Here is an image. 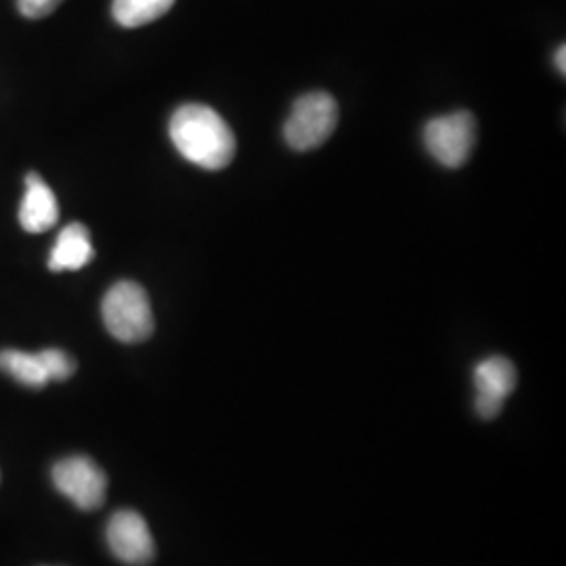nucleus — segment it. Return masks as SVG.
<instances>
[{
  "label": "nucleus",
  "mask_w": 566,
  "mask_h": 566,
  "mask_svg": "<svg viewBox=\"0 0 566 566\" xmlns=\"http://www.w3.org/2000/svg\"><path fill=\"white\" fill-rule=\"evenodd\" d=\"M168 133L182 158L203 170H223L235 158L238 143L231 126L208 105H181L170 118Z\"/></svg>",
  "instance_id": "obj_1"
},
{
  "label": "nucleus",
  "mask_w": 566,
  "mask_h": 566,
  "mask_svg": "<svg viewBox=\"0 0 566 566\" xmlns=\"http://www.w3.org/2000/svg\"><path fill=\"white\" fill-rule=\"evenodd\" d=\"M102 315L107 332L120 343H145L156 327L149 296L135 282L112 285L103 298Z\"/></svg>",
  "instance_id": "obj_2"
},
{
  "label": "nucleus",
  "mask_w": 566,
  "mask_h": 566,
  "mask_svg": "<svg viewBox=\"0 0 566 566\" xmlns=\"http://www.w3.org/2000/svg\"><path fill=\"white\" fill-rule=\"evenodd\" d=\"M338 126V103L325 93L313 91L298 97L283 126L285 143L296 151L322 147Z\"/></svg>",
  "instance_id": "obj_3"
},
{
  "label": "nucleus",
  "mask_w": 566,
  "mask_h": 566,
  "mask_svg": "<svg viewBox=\"0 0 566 566\" xmlns=\"http://www.w3.org/2000/svg\"><path fill=\"white\" fill-rule=\"evenodd\" d=\"M424 145L428 154L447 168L464 166L476 145V118L465 109L432 118L424 126Z\"/></svg>",
  "instance_id": "obj_4"
},
{
  "label": "nucleus",
  "mask_w": 566,
  "mask_h": 566,
  "mask_svg": "<svg viewBox=\"0 0 566 566\" xmlns=\"http://www.w3.org/2000/svg\"><path fill=\"white\" fill-rule=\"evenodd\" d=\"M53 485L72 504L84 512L99 510L107 493V476L99 465L86 455L63 458L51 470Z\"/></svg>",
  "instance_id": "obj_5"
},
{
  "label": "nucleus",
  "mask_w": 566,
  "mask_h": 566,
  "mask_svg": "<svg viewBox=\"0 0 566 566\" xmlns=\"http://www.w3.org/2000/svg\"><path fill=\"white\" fill-rule=\"evenodd\" d=\"M105 539L112 554L124 565L147 566L156 558L151 531L142 514L135 510L116 512L107 523Z\"/></svg>",
  "instance_id": "obj_6"
},
{
  "label": "nucleus",
  "mask_w": 566,
  "mask_h": 566,
  "mask_svg": "<svg viewBox=\"0 0 566 566\" xmlns=\"http://www.w3.org/2000/svg\"><path fill=\"white\" fill-rule=\"evenodd\" d=\"M518 374L514 364L506 357H486L474 367L476 388V413L483 420H493L502 413L507 397L514 392Z\"/></svg>",
  "instance_id": "obj_7"
},
{
  "label": "nucleus",
  "mask_w": 566,
  "mask_h": 566,
  "mask_svg": "<svg viewBox=\"0 0 566 566\" xmlns=\"http://www.w3.org/2000/svg\"><path fill=\"white\" fill-rule=\"evenodd\" d=\"M60 221V203L41 175L25 177V196L21 200L20 223L28 233H44Z\"/></svg>",
  "instance_id": "obj_8"
},
{
  "label": "nucleus",
  "mask_w": 566,
  "mask_h": 566,
  "mask_svg": "<svg viewBox=\"0 0 566 566\" xmlns=\"http://www.w3.org/2000/svg\"><path fill=\"white\" fill-rule=\"evenodd\" d=\"M95 259V248L91 242V233L82 223H70L61 229L60 238L49 256V269L61 271H78Z\"/></svg>",
  "instance_id": "obj_9"
},
{
  "label": "nucleus",
  "mask_w": 566,
  "mask_h": 566,
  "mask_svg": "<svg viewBox=\"0 0 566 566\" xmlns=\"http://www.w3.org/2000/svg\"><path fill=\"white\" fill-rule=\"evenodd\" d=\"M0 369L28 388H42L51 382L39 353H23L13 348L0 350Z\"/></svg>",
  "instance_id": "obj_10"
},
{
  "label": "nucleus",
  "mask_w": 566,
  "mask_h": 566,
  "mask_svg": "<svg viewBox=\"0 0 566 566\" xmlns=\"http://www.w3.org/2000/svg\"><path fill=\"white\" fill-rule=\"evenodd\" d=\"M177 0H114L112 15L122 28H142L164 18Z\"/></svg>",
  "instance_id": "obj_11"
},
{
  "label": "nucleus",
  "mask_w": 566,
  "mask_h": 566,
  "mask_svg": "<svg viewBox=\"0 0 566 566\" xmlns=\"http://www.w3.org/2000/svg\"><path fill=\"white\" fill-rule=\"evenodd\" d=\"M39 355H41L42 365H44L51 382H63V380L74 376L76 361L65 350H61V348H44Z\"/></svg>",
  "instance_id": "obj_12"
},
{
  "label": "nucleus",
  "mask_w": 566,
  "mask_h": 566,
  "mask_svg": "<svg viewBox=\"0 0 566 566\" xmlns=\"http://www.w3.org/2000/svg\"><path fill=\"white\" fill-rule=\"evenodd\" d=\"M63 0H18L21 15L28 20H42L51 15Z\"/></svg>",
  "instance_id": "obj_13"
},
{
  "label": "nucleus",
  "mask_w": 566,
  "mask_h": 566,
  "mask_svg": "<svg viewBox=\"0 0 566 566\" xmlns=\"http://www.w3.org/2000/svg\"><path fill=\"white\" fill-rule=\"evenodd\" d=\"M556 67L560 70V74H566V46L563 44L558 51H556Z\"/></svg>",
  "instance_id": "obj_14"
}]
</instances>
